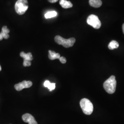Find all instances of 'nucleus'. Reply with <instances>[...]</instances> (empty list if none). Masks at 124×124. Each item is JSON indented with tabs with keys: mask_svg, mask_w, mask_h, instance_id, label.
I'll list each match as a JSON object with an SVG mask.
<instances>
[{
	"mask_svg": "<svg viewBox=\"0 0 124 124\" xmlns=\"http://www.w3.org/2000/svg\"><path fill=\"white\" fill-rule=\"evenodd\" d=\"M117 81L115 76L112 75L103 83V86L107 93L109 94L115 93L116 88Z\"/></svg>",
	"mask_w": 124,
	"mask_h": 124,
	"instance_id": "f257e3e1",
	"label": "nucleus"
},
{
	"mask_svg": "<svg viewBox=\"0 0 124 124\" xmlns=\"http://www.w3.org/2000/svg\"><path fill=\"white\" fill-rule=\"evenodd\" d=\"M80 106L85 115H90L93 111V105L92 102L87 98H83L80 101Z\"/></svg>",
	"mask_w": 124,
	"mask_h": 124,
	"instance_id": "f03ea898",
	"label": "nucleus"
},
{
	"mask_svg": "<svg viewBox=\"0 0 124 124\" xmlns=\"http://www.w3.org/2000/svg\"><path fill=\"white\" fill-rule=\"evenodd\" d=\"M54 40L57 44L61 45L65 48H69L73 46L75 42V39L74 38H70L68 39H66L59 36H56Z\"/></svg>",
	"mask_w": 124,
	"mask_h": 124,
	"instance_id": "7ed1b4c3",
	"label": "nucleus"
},
{
	"mask_svg": "<svg viewBox=\"0 0 124 124\" xmlns=\"http://www.w3.org/2000/svg\"><path fill=\"white\" fill-rule=\"evenodd\" d=\"M28 8L27 0H18L15 3V11L19 15H23Z\"/></svg>",
	"mask_w": 124,
	"mask_h": 124,
	"instance_id": "20e7f679",
	"label": "nucleus"
},
{
	"mask_svg": "<svg viewBox=\"0 0 124 124\" xmlns=\"http://www.w3.org/2000/svg\"><path fill=\"white\" fill-rule=\"evenodd\" d=\"M87 23L96 29H98L101 26V23L97 16L92 14L87 19Z\"/></svg>",
	"mask_w": 124,
	"mask_h": 124,
	"instance_id": "39448f33",
	"label": "nucleus"
},
{
	"mask_svg": "<svg viewBox=\"0 0 124 124\" xmlns=\"http://www.w3.org/2000/svg\"><path fill=\"white\" fill-rule=\"evenodd\" d=\"M32 85V82L31 81L23 80L22 82L15 85H14V88L17 91H20L22 90L23 89L30 88Z\"/></svg>",
	"mask_w": 124,
	"mask_h": 124,
	"instance_id": "423d86ee",
	"label": "nucleus"
},
{
	"mask_svg": "<svg viewBox=\"0 0 124 124\" xmlns=\"http://www.w3.org/2000/svg\"><path fill=\"white\" fill-rule=\"evenodd\" d=\"M22 120L24 122L29 124H38L35 118L30 114H25L23 115Z\"/></svg>",
	"mask_w": 124,
	"mask_h": 124,
	"instance_id": "0eeeda50",
	"label": "nucleus"
},
{
	"mask_svg": "<svg viewBox=\"0 0 124 124\" xmlns=\"http://www.w3.org/2000/svg\"><path fill=\"white\" fill-rule=\"evenodd\" d=\"M10 30L7 28V26H4L1 29V32L0 33V40H1L3 38L7 39L9 37L8 33Z\"/></svg>",
	"mask_w": 124,
	"mask_h": 124,
	"instance_id": "6e6552de",
	"label": "nucleus"
},
{
	"mask_svg": "<svg viewBox=\"0 0 124 124\" xmlns=\"http://www.w3.org/2000/svg\"><path fill=\"white\" fill-rule=\"evenodd\" d=\"M89 3L91 6L95 8H98L102 5V1L101 0H89Z\"/></svg>",
	"mask_w": 124,
	"mask_h": 124,
	"instance_id": "1a4fd4ad",
	"label": "nucleus"
},
{
	"mask_svg": "<svg viewBox=\"0 0 124 124\" xmlns=\"http://www.w3.org/2000/svg\"><path fill=\"white\" fill-rule=\"evenodd\" d=\"M59 3L62 8H69L73 7V4L71 2L67 0H60Z\"/></svg>",
	"mask_w": 124,
	"mask_h": 124,
	"instance_id": "9d476101",
	"label": "nucleus"
},
{
	"mask_svg": "<svg viewBox=\"0 0 124 124\" xmlns=\"http://www.w3.org/2000/svg\"><path fill=\"white\" fill-rule=\"evenodd\" d=\"M20 57L23 58V60H28V61H31L33 59L32 55L31 53H25L23 52H22L21 53H20Z\"/></svg>",
	"mask_w": 124,
	"mask_h": 124,
	"instance_id": "9b49d317",
	"label": "nucleus"
},
{
	"mask_svg": "<svg viewBox=\"0 0 124 124\" xmlns=\"http://www.w3.org/2000/svg\"><path fill=\"white\" fill-rule=\"evenodd\" d=\"M48 58L50 59L53 60L56 59H59L60 58V55L58 53H56L54 51L49 50L48 51Z\"/></svg>",
	"mask_w": 124,
	"mask_h": 124,
	"instance_id": "f8f14e48",
	"label": "nucleus"
},
{
	"mask_svg": "<svg viewBox=\"0 0 124 124\" xmlns=\"http://www.w3.org/2000/svg\"><path fill=\"white\" fill-rule=\"evenodd\" d=\"M55 85V83H52L50 82V81L48 80H46L44 83L45 87H47L49 89L50 91H52L53 90L55 89L56 86Z\"/></svg>",
	"mask_w": 124,
	"mask_h": 124,
	"instance_id": "ddd939ff",
	"label": "nucleus"
},
{
	"mask_svg": "<svg viewBox=\"0 0 124 124\" xmlns=\"http://www.w3.org/2000/svg\"><path fill=\"white\" fill-rule=\"evenodd\" d=\"M119 46V43L116 40H112L108 46V47L110 50H113L118 48Z\"/></svg>",
	"mask_w": 124,
	"mask_h": 124,
	"instance_id": "4468645a",
	"label": "nucleus"
},
{
	"mask_svg": "<svg viewBox=\"0 0 124 124\" xmlns=\"http://www.w3.org/2000/svg\"><path fill=\"white\" fill-rule=\"evenodd\" d=\"M57 13L56 11H51L48 12L45 14V17L46 18H54L57 16Z\"/></svg>",
	"mask_w": 124,
	"mask_h": 124,
	"instance_id": "2eb2a0df",
	"label": "nucleus"
},
{
	"mask_svg": "<svg viewBox=\"0 0 124 124\" xmlns=\"http://www.w3.org/2000/svg\"><path fill=\"white\" fill-rule=\"evenodd\" d=\"M31 65V62L30 61L23 60V65L24 67L30 66Z\"/></svg>",
	"mask_w": 124,
	"mask_h": 124,
	"instance_id": "dca6fc26",
	"label": "nucleus"
},
{
	"mask_svg": "<svg viewBox=\"0 0 124 124\" xmlns=\"http://www.w3.org/2000/svg\"><path fill=\"white\" fill-rule=\"evenodd\" d=\"M59 59L62 63H65L66 62V59L65 58L63 57H60V58H59Z\"/></svg>",
	"mask_w": 124,
	"mask_h": 124,
	"instance_id": "f3484780",
	"label": "nucleus"
},
{
	"mask_svg": "<svg viewBox=\"0 0 124 124\" xmlns=\"http://www.w3.org/2000/svg\"><path fill=\"white\" fill-rule=\"evenodd\" d=\"M48 1L50 3H55L58 1V0H48Z\"/></svg>",
	"mask_w": 124,
	"mask_h": 124,
	"instance_id": "a211bd4d",
	"label": "nucleus"
},
{
	"mask_svg": "<svg viewBox=\"0 0 124 124\" xmlns=\"http://www.w3.org/2000/svg\"><path fill=\"white\" fill-rule=\"evenodd\" d=\"M122 30H123V33L124 34V23L123 24V26H122Z\"/></svg>",
	"mask_w": 124,
	"mask_h": 124,
	"instance_id": "6ab92c4d",
	"label": "nucleus"
},
{
	"mask_svg": "<svg viewBox=\"0 0 124 124\" xmlns=\"http://www.w3.org/2000/svg\"><path fill=\"white\" fill-rule=\"evenodd\" d=\"M1 70V67L0 66V71Z\"/></svg>",
	"mask_w": 124,
	"mask_h": 124,
	"instance_id": "aec40b11",
	"label": "nucleus"
}]
</instances>
